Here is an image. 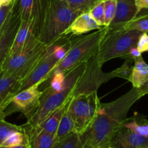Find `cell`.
<instances>
[{"label":"cell","instance_id":"obj_1","mask_svg":"<svg viewBox=\"0 0 148 148\" xmlns=\"http://www.w3.org/2000/svg\"><path fill=\"white\" fill-rule=\"evenodd\" d=\"M140 99L136 88L116 100L100 104L92 124L80 135L84 148H108L113 134L126 122L131 107Z\"/></svg>","mask_w":148,"mask_h":148},{"label":"cell","instance_id":"obj_2","mask_svg":"<svg viewBox=\"0 0 148 148\" xmlns=\"http://www.w3.org/2000/svg\"><path fill=\"white\" fill-rule=\"evenodd\" d=\"M81 14L62 0H48L38 39L46 46L52 45Z\"/></svg>","mask_w":148,"mask_h":148},{"label":"cell","instance_id":"obj_3","mask_svg":"<svg viewBox=\"0 0 148 148\" xmlns=\"http://www.w3.org/2000/svg\"><path fill=\"white\" fill-rule=\"evenodd\" d=\"M108 31V26L102 27L100 29L79 37L76 40H73L65 57L52 70L47 81L54 73H66L96 55Z\"/></svg>","mask_w":148,"mask_h":148},{"label":"cell","instance_id":"obj_4","mask_svg":"<svg viewBox=\"0 0 148 148\" xmlns=\"http://www.w3.org/2000/svg\"><path fill=\"white\" fill-rule=\"evenodd\" d=\"M142 33L135 30H128L123 27L111 28L102 39L95 55L97 61L100 65L117 58H126L129 51L136 47Z\"/></svg>","mask_w":148,"mask_h":148},{"label":"cell","instance_id":"obj_5","mask_svg":"<svg viewBox=\"0 0 148 148\" xmlns=\"http://www.w3.org/2000/svg\"><path fill=\"white\" fill-rule=\"evenodd\" d=\"M47 47L38 38L33 39L22 49L12 55H8L1 70L22 81L39 62Z\"/></svg>","mask_w":148,"mask_h":148},{"label":"cell","instance_id":"obj_6","mask_svg":"<svg viewBox=\"0 0 148 148\" xmlns=\"http://www.w3.org/2000/svg\"><path fill=\"white\" fill-rule=\"evenodd\" d=\"M101 102L97 92L80 94L68 99L67 110L74 123V132L82 135L95 119Z\"/></svg>","mask_w":148,"mask_h":148},{"label":"cell","instance_id":"obj_7","mask_svg":"<svg viewBox=\"0 0 148 148\" xmlns=\"http://www.w3.org/2000/svg\"><path fill=\"white\" fill-rule=\"evenodd\" d=\"M75 86H70L61 92H54L49 87L43 91L38 107L32 116L23 126L24 132L34 129L58 108L63 105L69 99Z\"/></svg>","mask_w":148,"mask_h":148},{"label":"cell","instance_id":"obj_8","mask_svg":"<svg viewBox=\"0 0 148 148\" xmlns=\"http://www.w3.org/2000/svg\"><path fill=\"white\" fill-rule=\"evenodd\" d=\"M101 68L102 65L97 62L95 55L88 60L86 61L84 71L78 80L69 99L80 94L97 92L102 84L115 78L113 71L110 73H104Z\"/></svg>","mask_w":148,"mask_h":148},{"label":"cell","instance_id":"obj_9","mask_svg":"<svg viewBox=\"0 0 148 148\" xmlns=\"http://www.w3.org/2000/svg\"><path fill=\"white\" fill-rule=\"evenodd\" d=\"M59 62L53 52V44L47 47L45 53L28 74L21 82L17 93L36 84L46 82L49 74ZM16 93V94H17Z\"/></svg>","mask_w":148,"mask_h":148},{"label":"cell","instance_id":"obj_10","mask_svg":"<svg viewBox=\"0 0 148 148\" xmlns=\"http://www.w3.org/2000/svg\"><path fill=\"white\" fill-rule=\"evenodd\" d=\"M40 84H36L18 92L11 99L9 106L12 107V112L19 111L27 120L31 118L38 107L43 91L39 89ZM8 106V107H9Z\"/></svg>","mask_w":148,"mask_h":148},{"label":"cell","instance_id":"obj_11","mask_svg":"<svg viewBox=\"0 0 148 148\" xmlns=\"http://www.w3.org/2000/svg\"><path fill=\"white\" fill-rule=\"evenodd\" d=\"M21 24V18L17 10V0L0 31V69L13 44L15 35Z\"/></svg>","mask_w":148,"mask_h":148},{"label":"cell","instance_id":"obj_12","mask_svg":"<svg viewBox=\"0 0 148 148\" xmlns=\"http://www.w3.org/2000/svg\"><path fill=\"white\" fill-rule=\"evenodd\" d=\"M148 145V136H142L122 126L113 134L108 148H143Z\"/></svg>","mask_w":148,"mask_h":148},{"label":"cell","instance_id":"obj_13","mask_svg":"<svg viewBox=\"0 0 148 148\" xmlns=\"http://www.w3.org/2000/svg\"><path fill=\"white\" fill-rule=\"evenodd\" d=\"M21 79L0 69V118H5V110L16 95Z\"/></svg>","mask_w":148,"mask_h":148},{"label":"cell","instance_id":"obj_14","mask_svg":"<svg viewBox=\"0 0 148 148\" xmlns=\"http://www.w3.org/2000/svg\"><path fill=\"white\" fill-rule=\"evenodd\" d=\"M137 15L135 0H117L115 17L108 27L111 28L121 27Z\"/></svg>","mask_w":148,"mask_h":148},{"label":"cell","instance_id":"obj_15","mask_svg":"<svg viewBox=\"0 0 148 148\" xmlns=\"http://www.w3.org/2000/svg\"><path fill=\"white\" fill-rule=\"evenodd\" d=\"M102 27L99 26L89 12L82 13L74 20L69 28L65 31L63 35L80 36L95 30H99Z\"/></svg>","mask_w":148,"mask_h":148},{"label":"cell","instance_id":"obj_16","mask_svg":"<svg viewBox=\"0 0 148 148\" xmlns=\"http://www.w3.org/2000/svg\"><path fill=\"white\" fill-rule=\"evenodd\" d=\"M133 88L139 89L148 81V64L142 57L134 60L132 73L129 79Z\"/></svg>","mask_w":148,"mask_h":148},{"label":"cell","instance_id":"obj_17","mask_svg":"<svg viewBox=\"0 0 148 148\" xmlns=\"http://www.w3.org/2000/svg\"><path fill=\"white\" fill-rule=\"evenodd\" d=\"M25 132L28 137L30 148H52L55 145V135L37 129Z\"/></svg>","mask_w":148,"mask_h":148},{"label":"cell","instance_id":"obj_18","mask_svg":"<svg viewBox=\"0 0 148 148\" xmlns=\"http://www.w3.org/2000/svg\"><path fill=\"white\" fill-rule=\"evenodd\" d=\"M68 102V100L63 105L60 107L56 110L54 111L53 113H51L40 124H39L36 127L33 129L44 131V132H47V133H49L50 134L55 135V136L58 126H59L60 121L61 118H62V115H63L64 112H65V109H66ZM33 129H31V130H33ZM25 132H28V131H25Z\"/></svg>","mask_w":148,"mask_h":148},{"label":"cell","instance_id":"obj_19","mask_svg":"<svg viewBox=\"0 0 148 148\" xmlns=\"http://www.w3.org/2000/svg\"><path fill=\"white\" fill-rule=\"evenodd\" d=\"M73 132H74V123L71 116L67 110L66 107V109H65V112H64L63 115L61 118L56 134H55V143L60 142Z\"/></svg>","mask_w":148,"mask_h":148},{"label":"cell","instance_id":"obj_20","mask_svg":"<svg viewBox=\"0 0 148 148\" xmlns=\"http://www.w3.org/2000/svg\"><path fill=\"white\" fill-rule=\"evenodd\" d=\"M24 132L23 126H18L6 121L5 118H0V146H2L8 136L14 132Z\"/></svg>","mask_w":148,"mask_h":148},{"label":"cell","instance_id":"obj_21","mask_svg":"<svg viewBox=\"0 0 148 148\" xmlns=\"http://www.w3.org/2000/svg\"><path fill=\"white\" fill-rule=\"evenodd\" d=\"M72 9L80 13H84L90 11L93 7L102 0H62Z\"/></svg>","mask_w":148,"mask_h":148},{"label":"cell","instance_id":"obj_22","mask_svg":"<svg viewBox=\"0 0 148 148\" xmlns=\"http://www.w3.org/2000/svg\"><path fill=\"white\" fill-rule=\"evenodd\" d=\"M128 30H135L142 33H148V14L139 15L130 22L122 25Z\"/></svg>","mask_w":148,"mask_h":148},{"label":"cell","instance_id":"obj_23","mask_svg":"<svg viewBox=\"0 0 148 148\" xmlns=\"http://www.w3.org/2000/svg\"><path fill=\"white\" fill-rule=\"evenodd\" d=\"M80 135L73 132L60 142H56L52 148H82Z\"/></svg>","mask_w":148,"mask_h":148},{"label":"cell","instance_id":"obj_24","mask_svg":"<svg viewBox=\"0 0 148 148\" xmlns=\"http://www.w3.org/2000/svg\"><path fill=\"white\" fill-rule=\"evenodd\" d=\"M21 145H29L28 137L25 132H14L8 136L2 146L10 147Z\"/></svg>","mask_w":148,"mask_h":148},{"label":"cell","instance_id":"obj_25","mask_svg":"<svg viewBox=\"0 0 148 148\" xmlns=\"http://www.w3.org/2000/svg\"><path fill=\"white\" fill-rule=\"evenodd\" d=\"M91 16L94 18L97 23L101 27L105 26V5L104 0L101 1L98 4H97L95 7L92 8L89 11Z\"/></svg>","mask_w":148,"mask_h":148},{"label":"cell","instance_id":"obj_26","mask_svg":"<svg viewBox=\"0 0 148 148\" xmlns=\"http://www.w3.org/2000/svg\"><path fill=\"white\" fill-rule=\"evenodd\" d=\"M65 73H54L49 78V84L47 86L50 88L54 92H61V91H62L66 88L65 86Z\"/></svg>","mask_w":148,"mask_h":148},{"label":"cell","instance_id":"obj_27","mask_svg":"<svg viewBox=\"0 0 148 148\" xmlns=\"http://www.w3.org/2000/svg\"><path fill=\"white\" fill-rule=\"evenodd\" d=\"M125 59H126V62L123 63V65L116 71H113V72L115 77H121L129 81L131 73H132V68H133L132 62H134V59L130 57H128Z\"/></svg>","mask_w":148,"mask_h":148},{"label":"cell","instance_id":"obj_28","mask_svg":"<svg viewBox=\"0 0 148 148\" xmlns=\"http://www.w3.org/2000/svg\"><path fill=\"white\" fill-rule=\"evenodd\" d=\"M117 0H104L105 26H109L115 17Z\"/></svg>","mask_w":148,"mask_h":148},{"label":"cell","instance_id":"obj_29","mask_svg":"<svg viewBox=\"0 0 148 148\" xmlns=\"http://www.w3.org/2000/svg\"><path fill=\"white\" fill-rule=\"evenodd\" d=\"M123 126L129 129L130 130H132V132L138 134L142 135V136H148V123L140 125L137 123L136 120H133L131 122H129V123L125 122L123 123Z\"/></svg>","mask_w":148,"mask_h":148},{"label":"cell","instance_id":"obj_30","mask_svg":"<svg viewBox=\"0 0 148 148\" xmlns=\"http://www.w3.org/2000/svg\"><path fill=\"white\" fill-rule=\"evenodd\" d=\"M15 4V0H14L12 4H10L8 6H2L0 9V31L2 30L7 18L9 16L10 13L12 11L14 5Z\"/></svg>","mask_w":148,"mask_h":148},{"label":"cell","instance_id":"obj_31","mask_svg":"<svg viewBox=\"0 0 148 148\" xmlns=\"http://www.w3.org/2000/svg\"><path fill=\"white\" fill-rule=\"evenodd\" d=\"M136 48L141 53L148 51V34L147 33H142L139 37L136 45Z\"/></svg>","mask_w":148,"mask_h":148},{"label":"cell","instance_id":"obj_32","mask_svg":"<svg viewBox=\"0 0 148 148\" xmlns=\"http://www.w3.org/2000/svg\"><path fill=\"white\" fill-rule=\"evenodd\" d=\"M137 14L139 15L142 10H148V0H135Z\"/></svg>","mask_w":148,"mask_h":148},{"label":"cell","instance_id":"obj_33","mask_svg":"<svg viewBox=\"0 0 148 148\" xmlns=\"http://www.w3.org/2000/svg\"><path fill=\"white\" fill-rule=\"evenodd\" d=\"M138 92V95H139V97H142L145 95H148V81L145 84L142 85L140 88L139 89H136Z\"/></svg>","mask_w":148,"mask_h":148},{"label":"cell","instance_id":"obj_34","mask_svg":"<svg viewBox=\"0 0 148 148\" xmlns=\"http://www.w3.org/2000/svg\"><path fill=\"white\" fill-rule=\"evenodd\" d=\"M129 57L133 58L134 60L136 59V58H139V57H142V53L139 51V49L136 48V47H134L132 48L129 51Z\"/></svg>","mask_w":148,"mask_h":148},{"label":"cell","instance_id":"obj_35","mask_svg":"<svg viewBox=\"0 0 148 148\" xmlns=\"http://www.w3.org/2000/svg\"><path fill=\"white\" fill-rule=\"evenodd\" d=\"M0 148H30V146L29 145H17V146H10V147L0 146Z\"/></svg>","mask_w":148,"mask_h":148},{"label":"cell","instance_id":"obj_36","mask_svg":"<svg viewBox=\"0 0 148 148\" xmlns=\"http://www.w3.org/2000/svg\"><path fill=\"white\" fill-rule=\"evenodd\" d=\"M14 0H0V2L2 3V6H8L10 4H12V2Z\"/></svg>","mask_w":148,"mask_h":148},{"label":"cell","instance_id":"obj_37","mask_svg":"<svg viewBox=\"0 0 148 148\" xmlns=\"http://www.w3.org/2000/svg\"><path fill=\"white\" fill-rule=\"evenodd\" d=\"M2 3H1V2H0V9H1V8H2Z\"/></svg>","mask_w":148,"mask_h":148},{"label":"cell","instance_id":"obj_38","mask_svg":"<svg viewBox=\"0 0 148 148\" xmlns=\"http://www.w3.org/2000/svg\"><path fill=\"white\" fill-rule=\"evenodd\" d=\"M143 148H148V145H147V146H146V147H143Z\"/></svg>","mask_w":148,"mask_h":148},{"label":"cell","instance_id":"obj_39","mask_svg":"<svg viewBox=\"0 0 148 148\" xmlns=\"http://www.w3.org/2000/svg\"><path fill=\"white\" fill-rule=\"evenodd\" d=\"M82 148H84V147H82Z\"/></svg>","mask_w":148,"mask_h":148}]
</instances>
